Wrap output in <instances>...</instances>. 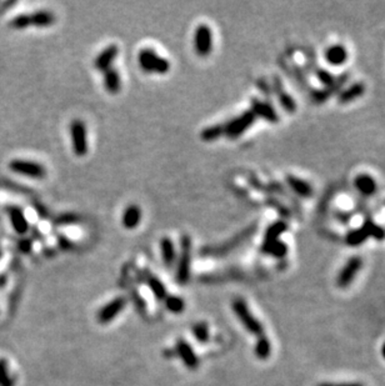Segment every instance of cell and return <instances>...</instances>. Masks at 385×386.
I'll return each instance as SVG.
<instances>
[{
    "label": "cell",
    "instance_id": "cell-13",
    "mask_svg": "<svg viewBox=\"0 0 385 386\" xmlns=\"http://www.w3.org/2000/svg\"><path fill=\"white\" fill-rule=\"evenodd\" d=\"M143 211L137 204H130L125 208L122 215V225L126 230H134L142 223Z\"/></svg>",
    "mask_w": 385,
    "mask_h": 386
},
{
    "label": "cell",
    "instance_id": "cell-19",
    "mask_svg": "<svg viewBox=\"0 0 385 386\" xmlns=\"http://www.w3.org/2000/svg\"><path fill=\"white\" fill-rule=\"evenodd\" d=\"M354 185L365 197H370V195L375 194L376 191V183L375 180L368 174H360L355 178Z\"/></svg>",
    "mask_w": 385,
    "mask_h": 386
},
{
    "label": "cell",
    "instance_id": "cell-17",
    "mask_svg": "<svg viewBox=\"0 0 385 386\" xmlns=\"http://www.w3.org/2000/svg\"><path fill=\"white\" fill-rule=\"evenodd\" d=\"M144 281H145V284L149 286V289L151 290V293L154 294V296H155L159 301L165 300V298L168 296L167 287H165V285L163 284V282L160 281L155 275H153V274L147 273V271H145Z\"/></svg>",
    "mask_w": 385,
    "mask_h": 386
},
{
    "label": "cell",
    "instance_id": "cell-9",
    "mask_svg": "<svg viewBox=\"0 0 385 386\" xmlns=\"http://www.w3.org/2000/svg\"><path fill=\"white\" fill-rule=\"evenodd\" d=\"M363 267V260L359 256H353L348 260V262L345 264V267L343 268L342 271L339 273L338 279H336V284L339 287H347L351 281L354 280V278L356 276V274L359 273L360 268Z\"/></svg>",
    "mask_w": 385,
    "mask_h": 386
},
{
    "label": "cell",
    "instance_id": "cell-21",
    "mask_svg": "<svg viewBox=\"0 0 385 386\" xmlns=\"http://www.w3.org/2000/svg\"><path fill=\"white\" fill-rule=\"evenodd\" d=\"M253 233H254V226H250V228L245 229V230H243L240 234L237 235V236H235L234 239L230 240L229 243H227L225 245L219 246V248L214 249L215 251H213V253H214V254H219V255H220V254H225V253H228V251L232 250L233 248H235V246L240 245L241 243H243L244 240H245L246 237H248L249 235H252Z\"/></svg>",
    "mask_w": 385,
    "mask_h": 386
},
{
    "label": "cell",
    "instance_id": "cell-37",
    "mask_svg": "<svg viewBox=\"0 0 385 386\" xmlns=\"http://www.w3.org/2000/svg\"><path fill=\"white\" fill-rule=\"evenodd\" d=\"M381 354H383V356H384V359H385V344L383 345V349H381Z\"/></svg>",
    "mask_w": 385,
    "mask_h": 386
},
{
    "label": "cell",
    "instance_id": "cell-30",
    "mask_svg": "<svg viewBox=\"0 0 385 386\" xmlns=\"http://www.w3.org/2000/svg\"><path fill=\"white\" fill-rule=\"evenodd\" d=\"M368 236H369L368 230L364 228V226H363V228L360 229H356V230L350 231V233L347 235V243L351 246L360 245L365 242V239H367Z\"/></svg>",
    "mask_w": 385,
    "mask_h": 386
},
{
    "label": "cell",
    "instance_id": "cell-33",
    "mask_svg": "<svg viewBox=\"0 0 385 386\" xmlns=\"http://www.w3.org/2000/svg\"><path fill=\"white\" fill-rule=\"evenodd\" d=\"M10 25L14 28V29H27V28L30 27L29 23V14H20V15L15 16L13 19Z\"/></svg>",
    "mask_w": 385,
    "mask_h": 386
},
{
    "label": "cell",
    "instance_id": "cell-1",
    "mask_svg": "<svg viewBox=\"0 0 385 386\" xmlns=\"http://www.w3.org/2000/svg\"><path fill=\"white\" fill-rule=\"evenodd\" d=\"M138 65L147 74L165 75L170 71L171 64L167 58L160 57L151 47H143L137 55Z\"/></svg>",
    "mask_w": 385,
    "mask_h": 386
},
{
    "label": "cell",
    "instance_id": "cell-35",
    "mask_svg": "<svg viewBox=\"0 0 385 386\" xmlns=\"http://www.w3.org/2000/svg\"><path fill=\"white\" fill-rule=\"evenodd\" d=\"M75 223H78V219L74 216V215L60 218V224H75Z\"/></svg>",
    "mask_w": 385,
    "mask_h": 386
},
{
    "label": "cell",
    "instance_id": "cell-10",
    "mask_svg": "<svg viewBox=\"0 0 385 386\" xmlns=\"http://www.w3.org/2000/svg\"><path fill=\"white\" fill-rule=\"evenodd\" d=\"M118 54H119V47L115 44H110V45L104 47L102 52L97 55V58L94 59V68L100 73L113 68V64Z\"/></svg>",
    "mask_w": 385,
    "mask_h": 386
},
{
    "label": "cell",
    "instance_id": "cell-28",
    "mask_svg": "<svg viewBox=\"0 0 385 386\" xmlns=\"http://www.w3.org/2000/svg\"><path fill=\"white\" fill-rule=\"evenodd\" d=\"M263 251L275 257H284L288 253V248L283 242L278 240V242L271 243V244L263 246Z\"/></svg>",
    "mask_w": 385,
    "mask_h": 386
},
{
    "label": "cell",
    "instance_id": "cell-5",
    "mask_svg": "<svg viewBox=\"0 0 385 386\" xmlns=\"http://www.w3.org/2000/svg\"><path fill=\"white\" fill-rule=\"evenodd\" d=\"M213 30L208 24H199L195 28L193 36V46L194 52L199 58H207L212 54L213 45Z\"/></svg>",
    "mask_w": 385,
    "mask_h": 386
},
{
    "label": "cell",
    "instance_id": "cell-32",
    "mask_svg": "<svg viewBox=\"0 0 385 386\" xmlns=\"http://www.w3.org/2000/svg\"><path fill=\"white\" fill-rule=\"evenodd\" d=\"M193 335L199 343L205 344L209 340V328L207 323H198L193 326Z\"/></svg>",
    "mask_w": 385,
    "mask_h": 386
},
{
    "label": "cell",
    "instance_id": "cell-31",
    "mask_svg": "<svg viewBox=\"0 0 385 386\" xmlns=\"http://www.w3.org/2000/svg\"><path fill=\"white\" fill-rule=\"evenodd\" d=\"M0 386H15V381L9 374V366L5 359H0Z\"/></svg>",
    "mask_w": 385,
    "mask_h": 386
},
{
    "label": "cell",
    "instance_id": "cell-34",
    "mask_svg": "<svg viewBox=\"0 0 385 386\" xmlns=\"http://www.w3.org/2000/svg\"><path fill=\"white\" fill-rule=\"evenodd\" d=\"M319 79H320V82H322L323 84H325V85H330V84L334 83V80H333L334 78L327 71H320Z\"/></svg>",
    "mask_w": 385,
    "mask_h": 386
},
{
    "label": "cell",
    "instance_id": "cell-4",
    "mask_svg": "<svg viewBox=\"0 0 385 386\" xmlns=\"http://www.w3.org/2000/svg\"><path fill=\"white\" fill-rule=\"evenodd\" d=\"M233 310H234L235 315L238 316L239 321L243 324L244 328L248 330L250 334L257 335V336L264 335L263 324L250 312L248 305L243 299H237V300L233 301Z\"/></svg>",
    "mask_w": 385,
    "mask_h": 386
},
{
    "label": "cell",
    "instance_id": "cell-15",
    "mask_svg": "<svg viewBox=\"0 0 385 386\" xmlns=\"http://www.w3.org/2000/svg\"><path fill=\"white\" fill-rule=\"evenodd\" d=\"M160 254H162L163 262L167 268H171L176 262V249L170 237H163L160 240Z\"/></svg>",
    "mask_w": 385,
    "mask_h": 386
},
{
    "label": "cell",
    "instance_id": "cell-23",
    "mask_svg": "<svg viewBox=\"0 0 385 386\" xmlns=\"http://www.w3.org/2000/svg\"><path fill=\"white\" fill-rule=\"evenodd\" d=\"M285 229H286V225L283 222H277V223L271 224V225L268 228V230L265 231V235H264L263 246L271 244V243H274V242H278V239H279L280 235L285 231Z\"/></svg>",
    "mask_w": 385,
    "mask_h": 386
},
{
    "label": "cell",
    "instance_id": "cell-20",
    "mask_svg": "<svg viewBox=\"0 0 385 386\" xmlns=\"http://www.w3.org/2000/svg\"><path fill=\"white\" fill-rule=\"evenodd\" d=\"M325 58H327L329 64L338 66L345 63V60L348 59V52L343 45H334L328 47Z\"/></svg>",
    "mask_w": 385,
    "mask_h": 386
},
{
    "label": "cell",
    "instance_id": "cell-3",
    "mask_svg": "<svg viewBox=\"0 0 385 386\" xmlns=\"http://www.w3.org/2000/svg\"><path fill=\"white\" fill-rule=\"evenodd\" d=\"M192 239L188 235H183L180 239V254L176 260V280L179 284L184 285L189 281L190 278V264H192Z\"/></svg>",
    "mask_w": 385,
    "mask_h": 386
},
{
    "label": "cell",
    "instance_id": "cell-14",
    "mask_svg": "<svg viewBox=\"0 0 385 386\" xmlns=\"http://www.w3.org/2000/svg\"><path fill=\"white\" fill-rule=\"evenodd\" d=\"M8 214H9L10 224H12L14 231L16 234L24 235L25 233H28V230H29V223H28V219L25 218L24 212L20 208L12 206L8 210Z\"/></svg>",
    "mask_w": 385,
    "mask_h": 386
},
{
    "label": "cell",
    "instance_id": "cell-25",
    "mask_svg": "<svg viewBox=\"0 0 385 386\" xmlns=\"http://www.w3.org/2000/svg\"><path fill=\"white\" fill-rule=\"evenodd\" d=\"M286 180H288V184L290 185L291 189H293L298 195H300V197L308 198V197H310L311 192H313L311 191V186L309 185L306 181L300 180L299 178H295V176L289 175L288 178H286Z\"/></svg>",
    "mask_w": 385,
    "mask_h": 386
},
{
    "label": "cell",
    "instance_id": "cell-8",
    "mask_svg": "<svg viewBox=\"0 0 385 386\" xmlns=\"http://www.w3.org/2000/svg\"><path fill=\"white\" fill-rule=\"evenodd\" d=\"M126 305V299L124 296H119V298H115L114 300H111L110 303H108L105 306H103L102 309L98 311L97 314V320L100 324H108L117 316L119 312L123 311V309Z\"/></svg>",
    "mask_w": 385,
    "mask_h": 386
},
{
    "label": "cell",
    "instance_id": "cell-12",
    "mask_svg": "<svg viewBox=\"0 0 385 386\" xmlns=\"http://www.w3.org/2000/svg\"><path fill=\"white\" fill-rule=\"evenodd\" d=\"M175 354L178 355L184 363V365L189 369H196L199 366V359L194 352L193 348L185 340L179 339L175 345Z\"/></svg>",
    "mask_w": 385,
    "mask_h": 386
},
{
    "label": "cell",
    "instance_id": "cell-6",
    "mask_svg": "<svg viewBox=\"0 0 385 386\" xmlns=\"http://www.w3.org/2000/svg\"><path fill=\"white\" fill-rule=\"evenodd\" d=\"M8 167L14 174L25 176V178L40 180L47 176V169L43 164L27 160V159H13Z\"/></svg>",
    "mask_w": 385,
    "mask_h": 386
},
{
    "label": "cell",
    "instance_id": "cell-27",
    "mask_svg": "<svg viewBox=\"0 0 385 386\" xmlns=\"http://www.w3.org/2000/svg\"><path fill=\"white\" fill-rule=\"evenodd\" d=\"M363 94H364V85L360 83H356V84H354L353 86H350L349 89H347V90H344L342 94H340V102L342 103L351 102V100L361 96Z\"/></svg>",
    "mask_w": 385,
    "mask_h": 386
},
{
    "label": "cell",
    "instance_id": "cell-29",
    "mask_svg": "<svg viewBox=\"0 0 385 386\" xmlns=\"http://www.w3.org/2000/svg\"><path fill=\"white\" fill-rule=\"evenodd\" d=\"M164 301H165V306H167V309L169 310L170 312H173V314H180V312L184 311L185 303L182 298H179V296H175V295L167 296Z\"/></svg>",
    "mask_w": 385,
    "mask_h": 386
},
{
    "label": "cell",
    "instance_id": "cell-18",
    "mask_svg": "<svg viewBox=\"0 0 385 386\" xmlns=\"http://www.w3.org/2000/svg\"><path fill=\"white\" fill-rule=\"evenodd\" d=\"M30 27L35 28H48L55 23V15L48 10H38L33 14H29Z\"/></svg>",
    "mask_w": 385,
    "mask_h": 386
},
{
    "label": "cell",
    "instance_id": "cell-2",
    "mask_svg": "<svg viewBox=\"0 0 385 386\" xmlns=\"http://www.w3.org/2000/svg\"><path fill=\"white\" fill-rule=\"evenodd\" d=\"M70 141H72L73 153L78 158H83L89 152L88 129L85 123L80 119H74L69 125Z\"/></svg>",
    "mask_w": 385,
    "mask_h": 386
},
{
    "label": "cell",
    "instance_id": "cell-26",
    "mask_svg": "<svg viewBox=\"0 0 385 386\" xmlns=\"http://www.w3.org/2000/svg\"><path fill=\"white\" fill-rule=\"evenodd\" d=\"M271 352V344L265 335H261L255 344V355L261 360H265L269 357Z\"/></svg>",
    "mask_w": 385,
    "mask_h": 386
},
{
    "label": "cell",
    "instance_id": "cell-24",
    "mask_svg": "<svg viewBox=\"0 0 385 386\" xmlns=\"http://www.w3.org/2000/svg\"><path fill=\"white\" fill-rule=\"evenodd\" d=\"M224 135V124H215L207 127L200 131V139L205 142L218 140Z\"/></svg>",
    "mask_w": 385,
    "mask_h": 386
},
{
    "label": "cell",
    "instance_id": "cell-36",
    "mask_svg": "<svg viewBox=\"0 0 385 386\" xmlns=\"http://www.w3.org/2000/svg\"><path fill=\"white\" fill-rule=\"evenodd\" d=\"M319 386H363V385L356 384V382H351V384H322Z\"/></svg>",
    "mask_w": 385,
    "mask_h": 386
},
{
    "label": "cell",
    "instance_id": "cell-22",
    "mask_svg": "<svg viewBox=\"0 0 385 386\" xmlns=\"http://www.w3.org/2000/svg\"><path fill=\"white\" fill-rule=\"evenodd\" d=\"M274 88H275V93H277L278 95V99H279L280 104L283 105V108L285 109L288 113H294L297 105H295L293 98H290L288 94L285 93V91H284L283 85L280 84L278 78H275V80H274Z\"/></svg>",
    "mask_w": 385,
    "mask_h": 386
},
{
    "label": "cell",
    "instance_id": "cell-16",
    "mask_svg": "<svg viewBox=\"0 0 385 386\" xmlns=\"http://www.w3.org/2000/svg\"><path fill=\"white\" fill-rule=\"evenodd\" d=\"M104 74V88L108 91L109 94L115 95L120 91L122 88V79H120V74L118 73L117 69L110 68L106 71L103 73Z\"/></svg>",
    "mask_w": 385,
    "mask_h": 386
},
{
    "label": "cell",
    "instance_id": "cell-7",
    "mask_svg": "<svg viewBox=\"0 0 385 386\" xmlns=\"http://www.w3.org/2000/svg\"><path fill=\"white\" fill-rule=\"evenodd\" d=\"M257 116L253 114L252 110H246L239 114L229 122L224 124V135L229 139H237L243 135L248 129L255 123Z\"/></svg>",
    "mask_w": 385,
    "mask_h": 386
},
{
    "label": "cell",
    "instance_id": "cell-11",
    "mask_svg": "<svg viewBox=\"0 0 385 386\" xmlns=\"http://www.w3.org/2000/svg\"><path fill=\"white\" fill-rule=\"evenodd\" d=\"M250 105H252L250 110L253 111V114H254L255 116H259L261 119L265 120V122L273 123V124L278 123V120H279L277 111L274 110V108H273L269 103L255 99L254 98V99H252V102H250Z\"/></svg>",
    "mask_w": 385,
    "mask_h": 386
}]
</instances>
